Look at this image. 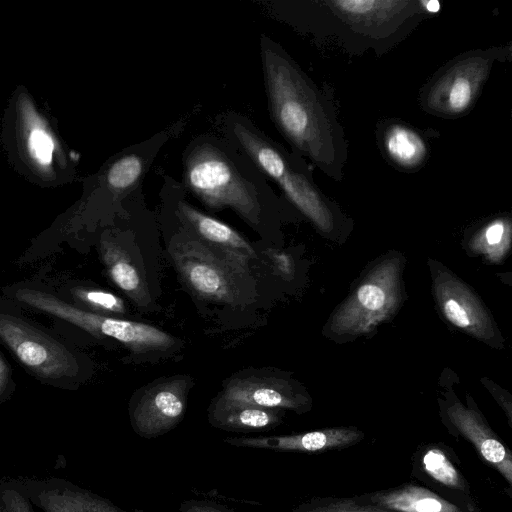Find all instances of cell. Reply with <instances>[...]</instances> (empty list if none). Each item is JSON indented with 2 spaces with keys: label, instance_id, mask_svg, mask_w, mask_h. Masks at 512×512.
<instances>
[{
  "label": "cell",
  "instance_id": "obj_15",
  "mask_svg": "<svg viewBox=\"0 0 512 512\" xmlns=\"http://www.w3.org/2000/svg\"><path fill=\"white\" fill-rule=\"evenodd\" d=\"M363 437V432L355 427H335L284 436L227 438L225 442L237 447L263 448L276 451L322 452L355 445Z\"/></svg>",
  "mask_w": 512,
  "mask_h": 512
},
{
  "label": "cell",
  "instance_id": "obj_1",
  "mask_svg": "<svg viewBox=\"0 0 512 512\" xmlns=\"http://www.w3.org/2000/svg\"><path fill=\"white\" fill-rule=\"evenodd\" d=\"M259 54L268 113L275 128L291 151L341 180L347 145L330 97L264 33L259 38Z\"/></svg>",
  "mask_w": 512,
  "mask_h": 512
},
{
  "label": "cell",
  "instance_id": "obj_9",
  "mask_svg": "<svg viewBox=\"0 0 512 512\" xmlns=\"http://www.w3.org/2000/svg\"><path fill=\"white\" fill-rule=\"evenodd\" d=\"M0 337L25 366L43 378L59 379L77 372L74 356L63 345L20 318L0 312Z\"/></svg>",
  "mask_w": 512,
  "mask_h": 512
},
{
  "label": "cell",
  "instance_id": "obj_17",
  "mask_svg": "<svg viewBox=\"0 0 512 512\" xmlns=\"http://www.w3.org/2000/svg\"><path fill=\"white\" fill-rule=\"evenodd\" d=\"M379 145L385 157L399 169L414 171L424 165L428 145L415 128L390 120L379 128Z\"/></svg>",
  "mask_w": 512,
  "mask_h": 512
},
{
  "label": "cell",
  "instance_id": "obj_10",
  "mask_svg": "<svg viewBox=\"0 0 512 512\" xmlns=\"http://www.w3.org/2000/svg\"><path fill=\"white\" fill-rule=\"evenodd\" d=\"M162 179L160 197L163 210L178 222L180 228L202 241L246 258L255 256L253 247L239 232L192 205L180 181L167 174Z\"/></svg>",
  "mask_w": 512,
  "mask_h": 512
},
{
  "label": "cell",
  "instance_id": "obj_24",
  "mask_svg": "<svg viewBox=\"0 0 512 512\" xmlns=\"http://www.w3.org/2000/svg\"><path fill=\"white\" fill-rule=\"evenodd\" d=\"M55 145L51 135L43 127H34L28 137V149L32 158L42 166L52 161Z\"/></svg>",
  "mask_w": 512,
  "mask_h": 512
},
{
  "label": "cell",
  "instance_id": "obj_21",
  "mask_svg": "<svg viewBox=\"0 0 512 512\" xmlns=\"http://www.w3.org/2000/svg\"><path fill=\"white\" fill-rule=\"evenodd\" d=\"M40 501L45 512H120L102 500L70 490L43 492Z\"/></svg>",
  "mask_w": 512,
  "mask_h": 512
},
{
  "label": "cell",
  "instance_id": "obj_12",
  "mask_svg": "<svg viewBox=\"0 0 512 512\" xmlns=\"http://www.w3.org/2000/svg\"><path fill=\"white\" fill-rule=\"evenodd\" d=\"M434 292L441 312L456 327L482 340L494 337L492 320L475 294L449 272L434 279Z\"/></svg>",
  "mask_w": 512,
  "mask_h": 512
},
{
  "label": "cell",
  "instance_id": "obj_2",
  "mask_svg": "<svg viewBox=\"0 0 512 512\" xmlns=\"http://www.w3.org/2000/svg\"><path fill=\"white\" fill-rule=\"evenodd\" d=\"M181 163L180 182L188 194L211 211L232 209L255 230L289 204L276 194L263 173L219 134L195 135L186 144Z\"/></svg>",
  "mask_w": 512,
  "mask_h": 512
},
{
  "label": "cell",
  "instance_id": "obj_19",
  "mask_svg": "<svg viewBox=\"0 0 512 512\" xmlns=\"http://www.w3.org/2000/svg\"><path fill=\"white\" fill-rule=\"evenodd\" d=\"M101 251L112 281L138 306L147 307L150 301L148 291L127 253L109 241L103 242Z\"/></svg>",
  "mask_w": 512,
  "mask_h": 512
},
{
  "label": "cell",
  "instance_id": "obj_23",
  "mask_svg": "<svg viewBox=\"0 0 512 512\" xmlns=\"http://www.w3.org/2000/svg\"><path fill=\"white\" fill-rule=\"evenodd\" d=\"M481 248L492 257L502 256L510 241V223L504 218L491 221L477 238Z\"/></svg>",
  "mask_w": 512,
  "mask_h": 512
},
{
  "label": "cell",
  "instance_id": "obj_14",
  "mask_svg": "<svg viewBox=\"0 0 512 512\" xmlns=\"http://www.w3.org/2000/svg\"><path fill=\"white\" fill-rule=\"evenodd\" d=\"M446 415L454 431L470 441L482 459L496 469L512 485V454L490 429L479 412L455 402Z\"/></svg>",
  "mask_w": 512,
  "mask_h": 512
},
{
  "label": "cell",
  "instance_id": "obj_29",
  "mask_svg": "<svg viewBox=\"0 0 512 512\" xmlns=\"http://www.w3.org/2000/svg\"><path fill=\"white\" fill-rule=\"evenodd\" d=\"M8 379H9V370H8V367L5 363V361L3 360V358L0 355V395L6 388Z\"/></svg>",
  "mask_w": 512,
  "mask_h": 512
},
{
  "label": "cell",
  "instance_id": "obj_6",
  "mask_svg": "<svg viewBox=\"0 0 512 512\" xmlns=\"http://www.w3.org/2000/svg\"><path fill=\"white\" fill-rule=\"evenodd\" d=\"M15 295L19 301L95 336L114 338L134 352L166 350L175 343L172 336L151 325L88 312L43 291L23 288Z\"/></svg>",
  "mask_w": 512,
  "mask_h": 512
},
{
  "label": "cell",
  "instance_id": "obj_27",
  "mask_svg": "<svg viewBox=\"0 0 512 512\" xmlns=\"http://www.w3.org/2000/svg\"><path fill=\"white\" fill-rule=\"evenodd\" d=\"M271 258L275 264V267L284 275H289L292 270V265L289 257L280 252H273Z\"/></svg>",
  "mask_w": 512,
  "mask_h": 512
},
{
  "label": "cell",
  "instance_id": "obj_16",
  "mask_svg": "<svg viewBox=\"0 0 512 512\" xmlns=\"http://www.w3.org/2000/svg\"><path fill=\"white\" fill-rule=\"evenodd\" d=\"M361 503L395 512H475L472 506L453 503L432 490L416 484L353 496Z\"/></svg>",
  "mask_w": 512,
  "mask_h": 512
},
{
  "label": "cell",
  "instance_id": "obj_4",
  "mask_svg": "<svg viewBox=\"0 0 512 512\" xmlns=\"http://www.w3.org/2000/svg\"><path fill=\"white\" fill-rule=\"evenodd\" d=\"M171 255L187 286L199 296L233 304L241 298L248 274L246 257L217 246L179 227L171 241Z\"/></svg>",
  "mask_w": 512,
  "mask_h": 512
},
{
  "label": "cell",
  "instance_id": "obj_11",
  "mask_svg": "<svg viewBox=\"0 0 512 512\" xmlns=\"http://www.w3.org/2000/svg\"><path fill=\"white\" fill-rule=\"evenodd\" d=\"M188 383V378L178 376L147 388L131 412L135 431L144 437H154L178 424L186 409Z\"/></svg>",
  "mask_w": 512,
  "mask_h": 512
},
{
  "label": "cell",
  "instance_id": "obj_13",
  "mask_svg": "<svg viewBox=\"0 0 512 512\" xmlns=\"http://www.w3.org/2000/svg\"><path fill=\"white\" fill-rule=\"evenodd\" d=\"M217 401L298 412L308 405L307 398L287 381L255 375L231 379Z\"/></svg>",
  "mask_w": 512,
  "mask_h": 512
},
{
  "label": "cell",
  "instance_id": "obj_28",
  "mask_svg": "<svg viewBox=\"0 0 512 512\" xmlns=\"http://www.w3.org/2000/svg\"><path fill=\"white\" fill-rule=\"evenodd\" d=\"M184 507V512H228L206 502H189Z\"/></svg>",
  "mask_w": 512,
  "mask_h": 512
},
{
  "label": "cell",
  "instance_id": "obj_5",
  "mask_svg": "<svg viewBox=\"0 0 512 512\" xmlns=\"http://www.w3.org/2000/svg\"><path fill=\"white\" fill-rule=\"evenodd\" d=\"M504 48L473 50L444 65L422 88V108L442 118L468 113L488 79L494 62L505 56Z\"/></svg>",
  "mask_w": 512,
  "mask_h": 512
},
{
  "label": "cell",
  "instance_id": "obj_25",
  "mask_svg": "<svg viewBox=\"0 0 512 512\" xmlns=\"http://www.w3.org/2000/svg\"><path fill=\"white\" fill-rule=\"evenodd\" d=\"M74 294L81 301L94 308L113 313H123L125 311L123 301L110 292L81 288L76 289Z\"/></svg>",
  "mask_w": 512,
  "mask_h": 512
},
{
  "label": "cell",
  "instance_id": "obj_26",
  "mask_svg": "<svg viewBox=\"0 0 512 512\" xmlns=\"http://www.w3.org/2000/svg\"><path fill=\"white\" fill-rule=\"evenodd\" d=\"M0 512H31L26 501L14 491H6L2 497Z\"/></svg>",
  "mask_w": 512,
  "mask_h": 512
},
{
  "label": "cell",
  "instance_id": "obj_7",
  "mask_svg": "<svg viewBox=\"0 0 512 512\" xmlns=\"http://www.w3.org/2000/svg\"><path fill=\"white\" fill-rule=\"evenodd\" d=\"M399 259L379 263L346 299L332 320L337 333L360 334L391 316L400 302Z\"/></svg>",
  "mask_w": 512,
  "mask_h": 512
},
{
  "label": "cell",
  "instance_id": "obj_8",
  "mask_svg": "<svg viewBox=\"0 0 512 512\" xmlns=\"http://www.w3.org/2000/svg\"><path fill=\"white\" fill-rule=\"evenodd\" d=\"M337 22L355 37L368 41L398 40L425 14L423 2L401 0L323 1Z\"/></svg>",
  "mask_w": 512,
  "mask_h": 512
},
{
  "label": "cell",
  "instance_id": "obj_18",
  "mask_svg": "<svg viewBox=\"0 0 512 512\" xmlns=\"http://www.w3.org/2000/svg\"><path fill=\"white\" fill-rule=\"evenodd\" d=\"M209 420L215 427L239 432L270 429L280 423L275 409L217 400L210 409Z\"/></svg>",
  "mask_w": 512,
  "mask_h": 512
},
{
  "label": "cell",
  "instance_id": "obj_20",
  "mask_svg": "<svg viewBox=\"0 0 512 512\" xmlns=\"http://www.w3.org/2000/svg\"><path fill=\"white\" fill-rule=\"evenodd\" d=\"M420 464L424 473L432 480L446 488L469 494L467 481L441 448H426L420 456Z\"/></svg>",
  "mask_w": 512,
  "mask_h": 512
},
{
  "label": "cell",
  "instance_id": "obj_22",
  "mask_svg": "<svg viewBox=\"0 0 512 512\" xmlns=\"http://www.w3.org/2000/svg\"><path fill=\"white\" fill-rule=\"evenodd\" d=\"M294 512H395L361 503L353 497H317L299 505Z\"/></svg>",
  "mask_w": 512,
  "mask_h": 512
},
{
  "label": "cell",
  "instance_id": "obj_3",
  "mask_svg": "<svg viewBox=\"0 0 512 512\" xmlns=\"http://www.w3.org/2000/svg\"><path fill=\"white\" fill-rule=\"evenodd\" d=\"M218 134L235 145L281 191L282 197L322 231L335 216L303 157L273 140L246 115L227 110L215 116Z\"/></svg>",
  "mask_w": 512,
  "mask_h": 512
}]
</instances>
